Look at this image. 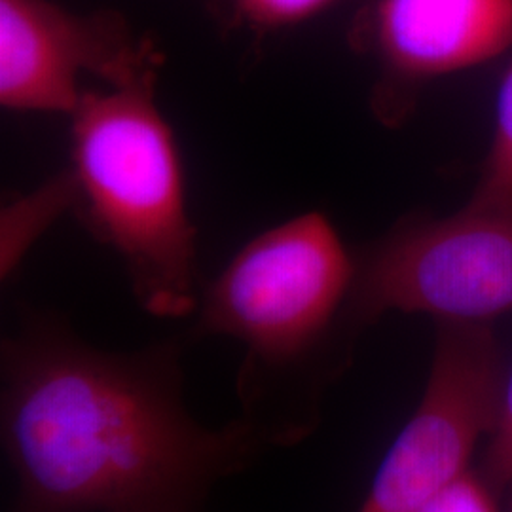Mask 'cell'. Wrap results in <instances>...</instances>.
<instances>
[{
    "mask_svg": "<svg viewBox=\"0 0 512 512\" xmlns=\"http://www.w3.org/2000/svg\"><path fill=\"white\" fill-rule=\"evenodd\" d=\"M2 382L10 512H196L266 446L241 418L190 416L177 344L109 353L31 315L2 346Z\"/></svg>",
    "mask_w": 512,
    "mask_h": 512,
    "instance_id": "cell-1",
    "label": "cell"
},
{
    "mask_svg": "<svg viewBox=\"0 0 512 512\" xmlns=\"http://www.w3.org/2000/svg\"><path fill=\"white\" fill-rule=\"evenodd\" d=\"M355 277L334 224L310 211L251 239L203 294L198 332L245 346L241 420L266 446L310 435L298 372L351 298Z\"/></svg>",
    "mask_w": 512,
    "mask_h": 512,
    "instance_id": "cell-2",
    "label": "cell"
},
{
    "mask_svg": "<svg viewBox=\"0 0 512 512\" xmlns=\"http://www.w3.org/2000/svg\"><path fill=\"white\" fill-rule=\"evenodd\" d=\"M156 82L84 92L73 120L74 207L128 268L143 310H198L196 228L177 139L156 103Z\"/></svg>",
    "mask_w": 512,
    "mask_h": 512,
    "instance_id": "cell-3",
    "label": "cell"
},
{
    "mask_svg": "<svg viewBox=\"0 0 512 512\" xmlns=\"http://www.w3.org/2000/svg\"><path fill=\"white\" fill-rule=\"evenodd\" d=\"M349 311L366 323L387 311L439 323H486L512 311V196L475 192L452 217L391 236L357 268Z\"/></svg>",
    "mask_w": 512,
    "mask_h": 512,
    "instance_id": "cell-4",
    "label": "cell"
},
{
    "mask_svg": "<svg viewBox=\"0 0 512 512\" xmlns=\"http://www.w3.org/2000/svg\"><path fill=\"white\" fill-rule=\"evenodd\" d=\"M505 363L486 323H440L423 397L391 444L359 512H418L467 473L494 429Z\"/></svg>",
    "mask_w": 512,
    "mask_h": 512,
    "instance_id": "cell-5",
    "label": "cell"
},
{
    "mask_svg": "<svg viewBox=\"0 0 512 512\" xmlns=\"http://www.w3.org/2000/svg\"><path fill=\"white\" fill-rule=\"evenodd\" d=\"M160 57L112 16H76L50 0H0V105L19 112L78 109V78L110 88L158 78Z\"/></svg>",
    "mask_w": 512,
    "mask_h": 512,
    "instance_id": "cell-6",
    "label": "cell"
},
{
    "mask_svg": "<svg viewBox=\"0 0 512 512\" xmlns=\"http://www.w3.org/2000/svg\"><path fill=\"white\" fill-rule=\"evenodd\" d=\"M374 48L406 80L459 73L512 46V0H378Z\"/></svg>",
    "mask_w": 512,
    "mask_h": 512,
    "instance_id": "cell-7",
    "label": "cell"
},
{
    "mask_svg": "<svg viewBox=\"0 0 512 512\" xmlns=\"http://www.w3.org/2000/svg\"><path fill=\"white\" fill-rule=\"evenodd\" d=\"M76 202V188H74L71 173L55 179L54 183L42 188L35 196L27 198L25 202L14 203L8 213L27 219L23 224L4 226L2 234V275L12 274L18 266L21 256L33 238L40 234L50 220L55 219L67 205Z\"/></svg>",
    "mask_w": 512,
    "mask_h": 512,
    "instance_id": "cell-8",
    "label": "cell"
},
{
    "mask_svg": "<svg viewBox=\"0 0 512 512\" xmlns=\"http://www.w3.org/2000/svg\"><path fill=\"white\" fill-rule=\"evenodd\" d=\"M476 192L512 196V63L497 92L494 139Z\"/></svg>",
    "mask_w": 512,
    "mask_h": 512,
    "instance_id": "cell-9",
    "label": "cell"
},
{
    "mask_svg": "<svg viewBox=\"0 0 512 512\" xmlns=\"http://www.w3.org/2000/svg\"><path fill=\"white\" fill-rule=\"evenodd\" d=\"M336 0H236L241 18L258 29H283L304 23Z\"/></svg>",
    "mask_w": 512,
    "mask_h": 512,
    "instance_id": "cell-10",
    "label": "cell"
},
{
    "mask_svg": "<svg viewBox=\"0 0 512 512\" xmlns=\"http://www.w3.org/2000/svg\"><path fill=\"white\" fill-rule=\"evenodd\" d=\"M490 437L484 459V478L494 490H499L512 482V372L509 380H505L499 414Z\"/></svg>",
    "mask_w": 512,
    "mask_h": 512,
    "instance_id": "cell-11",
    "label": "cell"
},
{
    "mask_svg": "<svg viewBox=\"0 0 512 512\" xmlns=\"http://www.w3.org/2000/svg\"><path fill=\"white\" fill-rule=\"evenodd\" d=\"M418 512H499L486 478L465 473L431 497Z\"/></svg>",
    "mask_w": 512,
    "mask_h": 512,
    "instance_id": "cell-12",
    "label": "cell"
},
{
    "mask_svg": "<svg viewBox=\"0 0 512 512\" xmlns=\"http://www.w3.org/2000/svg\"><path fill=\"white\" fill-rule=\"evenodd\" d=\"M511 512H512V507H511Z\"/></svg>",
    "mask_w": 512,
    "mask_h": 512,
    "instance_id": "cell-13",
    "label": "cell"
}]
</instances>
